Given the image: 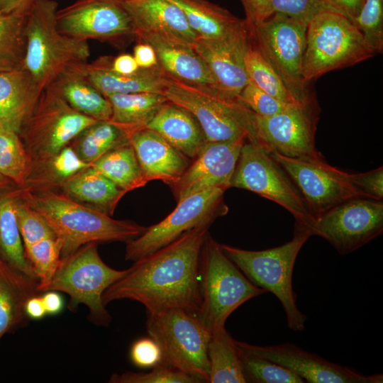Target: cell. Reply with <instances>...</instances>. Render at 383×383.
I'll list each match as a JSON object with an SVG mask.
<instances>
[{"label":"cell","instance_id":"cell-1","mask_svg":"<svg viewBox=\"0 0 383 383\" xmlns=\"http://www.w3.org/2000/svg\"><path fill=\"white\" fill-rule=\"evenodd\" d=\"M209 226L196 227L135 261L123 277L105 290L103 304L130 299L142 304L149 314L179 309L197 316L200 255Z\"/></svg>","mask_w":383,"mask_h":383},{"label":"cell","instance_id":"cell-2","mask_svg":"<svg viewBox=\"0 0 383 383\" xmlns=\"http://www.w3.org/2000/svg\"><path fill=\"white\" fill-rule=\"evenodd\" d=\"M20 189L26 201L45 219L61 240V259L90 243H128L147 229L131 221L113 219L110 215L77 202L62 192Z\"/></svg>","mask_w":383,"mask_h":383},{"label":"cell","instance_id":"cell-3","mask_svg":"<svg viewBox=\"0 0 383 383\" xmlns=\"http://www.w3.org/2000/svg\"><path fill=\"white\" fill-rule=\"evenodd\" d=\"M310 229L295 223L292 239L286 243L262 250H246L220 244L225 254L255 285L272 293L281 302L288 328L302 331L306 316L297 307L292 287V274L297 255L311 236Z\"/></svg>","mask_w":383,"mask_h":383},{"label":"cell","instance_id":"cell-4","mask_svg":"<svg viewBox=\"0 0 383 383\" xmlns=\"http://www.w3.org/2000/svg\"><path fill=\"white\" fill-rule=\"evenodd\" d=\"M57 10L55 0H37L26 16L23 67L42 89L68 67L87 62L91 54L88 41L60 31Z\"/></svg>","mask_w":383,"mask_h":383},{"label":"cell","instance_id":"cell-5","mask_svg":"<svg viewBox=\"0 0 383 383\" xmlns=\"http://www.w3.org/2000/svg\"><path fill=\"white\" fill-rule=\"evenodd\" d=\"M199 286L197 317L211 333L225 327L228 316L243 303L267 292L245 277L209 233L200 255Z\"/></svg>","mask_w":383,"mask_h":383},{"label":"cell","instance_id":"cell-6","mask_svg":"<svg viewBox=\"0 0 383 383\" xmlns=\"http://www.w3.org/2000/svg\"><path fill=\"white\" fill-rule=\"evenodd\" d=\"M96 243L83 245L68 257L61 259L51 279L38 284V292L53 290L67 294L70 299L68 309L76 311L80 304L89 309V320L94 324L106 326L111 316L102 301L105 290L123 277L129 271L117 270L101 258Z\"/></svg>","mask_w":383,"mask_h":383},{"label":"cell","instance_id":"cell-7","mask_svg":"<svg viewBox=\"0 0 383 383\" xmlns=\"http://www.w3.org/2000/svg\"><path fill=\"white\" fill-rule=\"evenodd\" d=\"M375 52L345 16L333 11L316 14L308 23L301 75L305 83L334 70L354 65Z\"/></svg>","mask_w":383,"mask_h":383},{"label":"cell","instance_id":"cell-8","mask_svg":"<svg viewBox=\"0 0 383 383\" xmlns=\"http://www.w3.org/2000/svg\"><path fill=\"white\" fill-rule=\"evenodd\" d=\"M148 314L147 332L158 345V364L209 382L208 345L211 332L196 315L179 309Z\"/></svg>","mask_w":383,"mask_h":383},{"label":"cell","instance_id":"cell-9","mask_svg":"<svg viewBox=\"0 0 383 383\" xmlns=\"http://www.w3.org/2000/svg\"><path fill=\"white\" fill-rule=\"evenodd\" d=\"M96 121L75 111L48 86L43 89L18 134L32 163L55 155Z\"/></svg>","mask_w":383,"mask_h":383},{"label":"cell","instance_id":"cell-10","mask_svg":"<svg viewBox=\"0 0 383 383\" xmlns=\"http://www.w3.org/2000/svg\"><path fill=\"white\" fill-rule=\"evenodd\" d=\"M250 40L300 103L312 99L301 75L307 25L283 14L248 26Z\"/></svg>","mask_w":383,"mask_h":383},{"label":"cell","instance_id":"cell-11","mask_svg":"<svg viewBox=\"0 0 383 383\" xmlns=\"http://www.w3.org/2000/svg\"><path fill=\"white\" fill-rule=\"evenodd\" d=\"M163 94L168 101L194 116L207 142L240 138L257 141L251 124V110L239 101L223 99L169 76Z\"/></svg>","mask_w":383,"mask_h":383},{"label":"cell","instance_id":"cell-12","mask_svg":"<svg viewBox=\"0 0 383 383\" xmlns=\"http://www.w3.org/2000/svg\"><path fill=\"white\" fill-rule=\"evenodd\" d=\"M252 192L287 209L296 222L309 228L313 222L299 190L282 167L258 142L243 143L231 187Z\"/></svg>","mask_w":383,"mask_h":383},{"label":"cell","instance_id":"cell-13","mask_svg":"<svg viewBox=\"0 0 383 383\" xmlns=\"http://www.w3.org/2000/svg\"><path fill=\"white\" fill-rule=\"evenodd\" d=\"M225 191L214 188L178 201L176 208L165 218L147 227L143 234L126 243L125 259L135 262L196 227L211 225L217 216L226 213V207L222 202Z\"/></svg>","mask_w":383,"mask_h":383},{"label":"cell","instance_id":"cell-14","mask_svg":"<svg viewBox=\"0 0 383 383\" xmlns=\"http://www.w3.org/2000/svg\"><path fill=\"white\" fill-rule=\"evenodd\" d=\"M293 182L314 218L354 198H364L350 173L328 164L324 158L290 157L270 152Z\"/></svg>","mask_w":383,"mask_h":383},{"label":"cell","instance_id":"cell-15","mask_svg":"<svg viewBox=\"0 0 383 383\" xmlns=\"http://www.w3.org/2000/svg\"><path fill=\"white\" fill-rule=\"evenodd\" d=\"M250 118L254 136L267 152L290 157L323 158L315 147L318 111L312 99L268 117L251 111Z\"/></svg>","mask_w":383,"mask_h":383},{"label":"cell","instance_id":"cell-16","mask_svg":"<svg viewBox=\"0 0 383 383\" xmlns=\"http://www.w3.org/2000/svg\"><path fill=\"white\" fill-rule=\"evenodd\" d=\"M343 255L379 236L383 232V203L367 198H354L314 218L309 228Z\"/></svg>","mask_w":383,"mask_h":383},{"label":"cell","instance_id":"cell-17","mask_svg":"<svg viewBox=\"0 0 383 383\" xmlns=\"http://www.w3.org/2000/svg\"><path fill=\"white\" fill-rule=\"evenodd\" d=\"M56 18L61 33L80 40L118 45L135 38L131 17L118 0H77L58 9Z\"/></svg>","mask_w":383,"mask_h":383},{"label":"cell","instance_id":"cell-18","mask_svg":"<svg viewBox=\"0 0 383 383\" xmlns=\"http://www.w3.org/2000/svg\"><path fill=\"white\" fill-rule=\"evenodd\" d=\"M242 350L282 365L311 383H379L382 374L364 375L353 368L331 362L287 343L259 346L235 340Z\"/></svg>","mask_w":383,"mask_h":383},{"label":"cell","instance_id":"cell-19","mask_svg":"<svg viewBox=\"0 0 383 383\" xmlns=\"http://www.w3.org/2000/svg\"><path fill=\"white\" fill-rule=\"evenodd\" d=\"M247 138L206 142L180 178L172 185L177 201L194 194L231 187L241 148Z\"/></svg>","mask_w":383,"mask_h":383},{"label":"cell","instance_id":"cell-20","mask_svg":"<svg viewBox=\"0 0 383 383\" xmlns=\"http://www.w3.org/2000/svg\"><path fill=\"white\" fill-rule=\"evenodd\" d=\"M249 44V27L225 38H197L193 44L215 78L223 99L238 101L240 91L249 82L245 65Z\"/></svg>","mask_w":383,"mask_h":383},{"label":"cell","instance_id":"cell-21","mask_svg":"<svg viewBox=\"0 0 383 383\" xmlns=\"http://www.w3.org/2000/svg\"><path fill=\"white\" fill-rule=\"evenodd\" d=\"M135 38L152 47L158 65L167 76L222 97L215 78L193 45L151 33H137Z\"/></svg>","mask_w":383,"mask_h":383},{"label":"cell","instance_id":"cell-22","mask_svg":"<svg viewBox=\"0 0 383 383\" xmlns=\"http://www.w3.org/2000/svg\"><path fill=\"white\" fill-rule=\"evenodd\" d=\"M146 181L161 180L172 186L189 165L187 157L161 135L147 128L128 137Z\"/></svg>","mask_w":383,"mask_h":383},{"label":"cell","instance_id":"cell-23","mask_svg":"<svg viewBox=\"0 0 383 383\" xmlns=\"http://www.w3.org/2000/svg\"><path fill=\"white\" fill-rule=\"evenodd\" d=\"M122 4L137 33L163 35L193 45L197 37L182 10L170 0H128Z\"/></svg>","mask_w":383,"mask_h":383},{"label":"cell","instance_id":"cell-24","mask_svg":"<svg viewBox=\"0 0 383 383\" xmlns=\"http://www.w3.org/2000/svg\"><path fill=\"white\" fill-rule=\"evenodd\" d=\"M110 58L100 57L85 64L90 82L104 96L111 94L140 92L162 93L167 75L158 64L151 68H140L133 74H122L109 67Z\"/></svg>","mask_w":383,"mask_h":383},{"label":"cell","instance_id":"cell-25","mask_svg":"<svg viewBox=\"0 0 383 383\" xmlns=\"http://www.w3.org/2000/svg\"><path fill=\"white\" fill-rule=\"evenodd\" d=\"M42 91L23 66L0 72V126L18 133Z\"/></svg>","mask_w":383,"mask_h":383},{"label":"cell","instance_id":"cell-26","mask_svg":"<svg viewBox=\"0 0 383 383\" xmlns=\"http://www.w3.org/2000/svg\"><path fill=\"white\" fill-rule=\"evenodd\" d=\"M146 128L158 133L189 159H194L207 142L194 116L170 101L160 108Z\"/></svg>","mask_w":383,"mask_h":383},{"label":"cell","instance_id":"cell-27","mask_svg":"<svg viewBox=\"0 0 383 383\" xmlns=\"http://www.w3.org/2000/svg\"><path fill=\"white\" fill-rule=\"evenodd\" d=\"M86 63L68 67L50 86L77 112L96 121H109L111 104L90 82L85 72Z\"/></svg>","mask_w":383,"mask_h":383},{"label":"cell","instance_id":"cell-28","mask_svg":"<svg viewBox=\"0 0 383 383\" xmlns=\"http://www.w3.org/2000/svg\"><path fill=\"white\" fill-rule=\"evenodd\" d=\"M184 12L198 38L221 39L247 29L245 19L209 0H170Z\"/></svg>","mask_w":383,"mask_h":383},{"label":"cell","instance_id":"cell-29","mask_svg":"<svg viewBox=\"0 0 383 383\" xmlns=\"http://www.w3.org/2000/svg\"><path fill=\"white\" fill-rule=\"evenodd\" d=\"M60 187L67 197L109 215L126 193L91 166L67 179Z\"/></svg>","mask_w":383,"mask_h":383},{"label":"cell","instance_id":"cell-30","mask_svg":"<svg viewBox=\"0 0 383 383\" xmlns=\"http://www.w3.org/2000/svg\"><path fill=\"white\" fill-rule=\"evenodd\" d=\"M19 187L0 192V257L11 269L36 281L25 253L17 215Z\"/></svg>","mask_w":383,"mask_h":383},{"label":"cell","instance_id":"cell-31","mask_svg":"<svg viewBox=\"0 0 383 383\" xmlns=\"http://www.w3.org/2000/svg\"><path fill=\"white\" fill-rule=\"evenodd\" d=\"M112 113L109 121L123 131L128 138L146 128L160 108L168 101L162 93L111 94L105 96Z\"/></svg>","mask_w":383,"mask_h":383},{"label":"cell","instance_id":"cell-32","mask_svg":"<svg viewBox=\"0 0 383 383\" xmlns=\"http://www.w3.org/2000/svg\"><path fill=\"white\" fill-rule=\"evenodd\" d=\"M38 281L8 267H0V340L26 318V300L38 292Z\"/></svg>","mask_w":383,"mask_h":383},{"label":"cell","instance_id":"cell-33","mask_svg":"<svg viewBox=\"0 0 383 383\" xmlns=\"http://www.w3.org/2000/svg\"><path fill=\"white\" fill-rule=\"evenodd\" d=\"M91 166L68 145L48 159L32 162L26 184L21 189L38 191L61 187L67 179Z\"/></svg>","mask_w":383,"mask_h":383},{"label":"cell","instance_id":"cell-34","mask_svg":"<svg viewBox=\"0 0 383 383\" xmlns=\"http://www.w3.org/2000/svg\"><path fill=\"white\" fill-rule=\"evenodd\" d=\"M210 383H245L238 346L226 328L211 333L208 345Z\"/></svg>","mask_w":383,"mask_h":383},{"label":"cell","instance_id":"cell-35","mask_svg":"<svg viewBox=\"0 0 383 383\" xmlns=\"http://www.w3.org/2000/svg\"><path fill=\"white\" fill-rule=\"evenodd\" d=\"M91 167L126 192L148 183L129 142L109 150L95 161Z\"/></svg>","mask_w":383,"mask_h":383},{"label":"cell","instance_id":"cell-36","mask_svg":"<svg viewBox=\"0 0 383 383\" xmlns=\"http://www.w3.org/2000/svg\"><path fill=\"white\" fill-rule=\"evenodd\" d=\"M128 142L126 133L109 121H98L83 130L70 144L91 165L105 153Z\"/></svg>","mask_w":383,"mask_h":383},{"label":"cell","instance_id":"cell-37","mask_svg":"<svg viewBox=\"0 0 383 383\" xmlns=\"http://www.w3.org/2000/svg\"><path fill=\"white\" fill-rule=\"evenodd\" d=\"M26 16L0 11V72L23 66Z\"/></svg>","mask_w":383,"mask_h":383},{"label":"cell","instance_id":"cell-38","mask_svg":"<svg viewBox=\"0 0 383 383\" xmlns=\"http://www.w3.org/2000/svg\"><path fill=\"white\" fill-rule=\"evenodd\" d=\"M245 65L249 80L267 94L288 104H303L294 98L281 77L250 40L245 56Z\"/></svg>","mask_w":383,"mask_h":383},{"label":"cell","instance_id":"cell-39","mask_svg":"<svg viewBox=\"0 0 383 383\" xmlns=\"http://www.w3.org/2000/svg\"><path fill=\"white\" fill-rule=\"evenodd\" d=\"M31 162L16 132L0 126V173L16 187H24Z\"/></svg>","mask_w":383,"mask_h":383},{"label":"cell","instance_id":"cell-40","mask_svg":"<svg viewBox=\"0 0 383 383\" xmlns=\"http://www.w3.org/2000/svg\"><path fill=\"white\" fill-rule=\"evenodd\" d=\"M238 348L239 350L242 370L246 382H306L301 377L286 367L262 357L248 353L240 349L238 346Z\"/></svg>","mask_w":383,"mask_h":383},{"label":"cell","instance_id":"cell-41","mask_svg":"<svg viewBox=\"0 0 383 383\" xmlns=\"http://www.w3.org/2000/svg\"><path fill=\"white\" fill-rule=\"evenodd\" d=\"M62 247L61 240L55 236L40 240L25 248L38 284L47 283L54 275L61 260Z\"/></svg>","mask_w":383,"mask_h":383},{"label":"cell","instance_id":"cell-42","mask_svg":"<svg viewBox=\"0 0 383 383\" xmlns=\"http://www.w3.org/2000/svg\"><path fill=\"white\" fill-rule=\"evenodd\" d=\"M16 215L24 250L40 240L57 236L45 219L23 198L21 189Z\"/></svg>","mask_w":383,"mask_h":383},{"label":"cell","instance_id":"cell-43","mask_svg":"<svg viewBox=\"0 0 383 383\" xmlns=\"http://www.w3.org/2000/svg\"><path fill=\"white\" fill-rule=\"evenodd\" d=\"M353 24L375 53L383 50V0H364Z\"/></svg>","mask_w":383,"mask_h":383},{"label":"cell","instance_id":"cell-44","mask_svg":"<svg viewBox=\"0 0 383 383\" xmlns=\"http://www.w3.org/2000/svg\"><path fill=\"white\" fill-rule=\"evenodd\" d=\"M324 11L331 10L321 0H267L263 20L279 13L308 25L316 14Z\"/></svg>","mask_w":383,"mask_h":383},{"label":"cell","instance_id":"cell-45","mask_svg":"<svg viewBox=\"0 0 383 383\" xmlns=\"http://www.w3.org/2000/svg\"><path fill=\"white\" fill-rule=\"evenodd\" d=\"M110 383H199L192 377L180 371L157 364L149 372H125L113 374Z\"/></svg>","mask_w":383,"mask_h":383},{"label":"cell","instance_id":"cell-46","mask_svg":"<svg viewBox=\"0 0 383 383\" xmlns=\"http://www.w3.org/2000/svg\"><path fill=\"white\" fill-rule=\"evenodd\" d=\"M238 100L252 112L263 117L273 116L294 105L282 102L250 80L240 91Z\"/></svg>","mask_w":383,"mask_h":383},{"label":"cell","instance_id":"cell-47","mask_svg":"<svg viewBox=\"0 0 383 383\" xmlns=\"http://www.w3.org/2000/svg\"><path fill=\"white\" fill-rule=\"evenodd\" d=\"M350 179L364 198L382 201L383 198V167L364 173L350 174Z\"/></svg>","mask_w":383,"mask_h":383},{"label":"cell","instance_id":"cell-48","mask_svg":"<svg viewBox=\"0 0 383 383\" xmlns=\"http://www.w3.org/2000/svg\"><path fill=\"white\" fill-rule=\"evenodd\" d=\"M130 356L133 363L138 367L148 368L157 365L161 358L160 349L157 343L150 338H141L132 345Z\"/></svg>","mask_w":383,"mask_h":383},{"label":"cell","instance_id":"cell-49","mask_svg":"<svg viewBox=\"0 0 383 383\" xmlns=\"http://www.w3.org/2000/svg\"><path fill=\"white\" fill-rule=\"evenodd\" d=\"M331 11L345 16L353 23L357 17L364 0H321Z\"/></svg>","mask_w":383,"mask_h":383},{"label":"cell","instance_id":"cell-50","mask_svg":"<svg viewBox=\"0 0 383 383\" xmlns=\"http://www.w3.org/2000/svg\"><path fill=\"white\" fill-rule=\"evenodd\" d=\"M133 55L140 68H151L157 65L155 52L148 43H138L133 48Z\"/></svg>","mask_w":383,"mask_h":383},{"label":"cell","instance_id":"cell-51","mask_svg":"<svg viewBox=\"0 0 383 383\" xmlns=\"http://www.w3.org/2000/svg\"><path fill=\"white\" fill-rule=\"evenodd\" d=\"M109 67L112 71L122 74H133L139 68L133 55L128 53L110 57Z\"/></svg>","mask_w":383,"mask_h":383},{"label":"cell","instance_id":"cell-52","mask_svg":"<svg viewBox=\"0 0 383 383\" xmlns=\"http://www.w3.org/2000/svg\"><path fill=\"white\" fill-rule=\"evenodd\" d=\"M267 0H240L245 13V21L252 26L263 20Z\"/></svg>","mask_w":383,"mask_h":383},{"label":"cell","instance_id":"cell-53","mask_svg":"<svg viewBox=\"0 0 383 383\" xmlns=\"http://www.w3.org/2000/svg\"><path fill=\"white\" fill-rule=\"evenodd\" d=\"M37 0H0V11L27 16Z\"/></svg>","mask_w":383,"mask_h":383},{"label":"cell","instance_id":"cell-54","mask_svg":"<svg viewBox=\"0 0 383 383\" xmlns=\"http://www.w3.org/2000/svg\"><path fill=\"white\" fill-rule=\"evenodd\" d=\"M44 292V294L41 297L46 313L56 315L60 313L64 308L62 296L57 291L49 290Z\"/></svg>","mask_w":383,"mask_h":383},{"label":"cell","instance_id":"cell-55","mask_svg":"<svg viewBox=\"0 0 383 383\" xmlns=\"http://www.w3.org/2000/svg\"><path fill=\"white\" fill-rule=\"evenodd\" d=\"M24 311L27 318L35 320L41 319L47 314L42 297L36 294L26 300Z\"/></svg>","mask_w":383,"mask_h":383},{"label":"cell","instance_id":"cell-56","mask_svg":"<svg viewBox=\"0 0 383 383\" xmlns=\"http://www.w3.org/2000/svg\"><path fill=\"white\" fill-rule=\"evenodd\" d=\"M16 187L11 181L0 173V192L12 189Z\"/></svg>","mask_w":383,"mask_h":383},{"label":"cell","instance_id":"cell-57","mask_svg":"<svg viewBox=\"0 0 383 383\" xmlns=\"http://www.w3.org/2000/svg\"><path fill=\"white\" fill-rule=\"evenodd\" d=\"M4 264V262L2 261L1 257H0V267H1Z\"/></svg>","mask_w":383,"mask_h":383},{"label":"cell","instance_id":"cell-58","mask_svg":"<svg viewBox=\"0 0 383 383\" xmlns=\"http://www.w3.org/2000/svg\"><path fill=\"white\" fill-rule=\"evenodd\" d=\"M119 1H128V0H118Z\"/></svg>","mask_w":383,"mask_h":383}]
</instances>
